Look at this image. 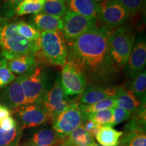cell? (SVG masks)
<instances>
[{
  "label": "cell",
  "mask_w": 146,
  "mask_h": 146,
  "mask_svg": "<svg viewBox=\"0 0 146 146\" xmlns=\"http://www.w3.org/2000/svg\"><path fill=\"white\" fill-rule=\"evenodd\" d=\"M111 31L95 25L71 43H67L66 62L83 74L87 84L108 85L115 74L109 55Z\"/></svg>",
  "instance_id": "6da1fadb"
},
{
  "label": "cell",
  "mask_w": 146,
  "mask_h": 146,
  "mask_svg": "<svg viewBox=\"0 0 146 146\" xmlns=\"http://www.w3.org/2000/svg\"><path fill=\"white\" fill-rule=\"evenodd\" d=\"M0 18V48L7 60L22 56L35 54L39 51V41L27 40L17 31V21Z\"/></svg>",
  "instance_id": "7a4b0ae2"
},
{
  "label": "cell",
  "mask_w": 146,
  "mask_h": 146,
  "mask_svg": "<svg viewBox=\"0 0 146 146\" xmlns=\"http://www.w3.org/2000/svg\"><path fill=\"white\" fill-rule=\"evenodd\" d=\"M134 41V34L129 27L121 26L111 31L108 39V50L113 69L116 73L125 68Z\"/></svg>",
  "instance_id": "3957f363"
},
{
  "label": "cell",
  "mask_w": 146,
  "mask_h": 146,
  "mask_svg": "<svg viewBox=\"0 0 146 146\" xmlns=\"http://www.w3.org/2000/svg\"><path fill=\"white\" fill-rule=\"evenodd\" d=\"M18 78L23 89L27 105L41 101L52 87L46 69L38 64L21 74Z\"/></svg>",
  "instance_id": "277c9868"
},
{
  "label": "cell",
  "mask_w": 146,
  "mask_h": 146,
  "mask_svg": "<svg viewBox=\"0 0 146 146\" xmlns=\"http://www.w3.org/2000/svg\"><path fill=\"white\" fill-rule=\"evenodd\" d=\"M39 45L40 54L47 62L54 66L66 62L67 44L62 31L41 32Z\"/></svg>",
  "instance_id": "5b68a950"
},
{
  "label": "cell",
  "mask_w": 146,
  "mask_h": 146,
  "mask_svg": "<svg viewBox=\"0 0 146 146\" xmlns=\"http://www.w3.org/2000/svg\"><path fill=\"white\" fill-rule=\"evenodd\" d=\"M63 29L62 30L66 43H71L96 25L97 18L86 17L67 10L64 16Z\"/></svg>",
  "instance_id": "8992f818"
},
{
  "label": "cell",
  "mask_w": 146,
  "mask_h": 146,
  "mask_svg": "<svg viewBox=\"0 0 146 146\" xmlns=\"http://www.w3.org/2000/svg\"><path fill=\"white\" fill-rule=\"evenodd\" d=\"M16 115L18 124L23 130L32 127H37L43 124L52 125L50 116L40 103L23 106L12 111Z\"/></svg>",
  "instance_id": "52a82bcc"
},
{
  "label": "cell",
  "mask_w": 146,
  "mask_h": 146,
  "mask_svg": "<svg viewBox=\"0 0 146 146\" xmlns=\"http://www.w3.org/2000/svg\"><path fill=\"white\" fill-rule=\"evenodd\" d=\"M130 16L117 0H105L100 3L96 18L110 29L121 27Z\"/></svg>",
  "instance_id": "ba28073f"
},
{
  "label": "cell",
  "mask_w": 146,
  "mask_h": 146,
  "mask_svg": "<svg viewBox=\"0 0 146 146\" xmlns=\"http://www.w3.org/2000/svg\"><path fill=\"white\" fill-rule=\"evenodd\" d=\"M36 103H40L43 106L53 124L56 116L62 112L73 102L66 96L60 85V78H58L41 101Z\"/></svg>",
  "instance_id": "9c48e42d"
},
{
  "label": "cell",
  "mask_w": 146,
  "mask_h": 146,
  "mask_svg": "<svg viewBox=\"0 0 146 146\" xmlns=\"http://www.w3.org/2000/svg\"><path fill=\"white\" fill-rule=\"evenodd\" d=\"M84 123L78 103L71 104L53 122V129L58 135L64 137Z\"/></svg>",
  "instance_id": "30bf717a"
},
{
  "label": "cell",
  "mask_w": 146,
  "mask_h": 146,
  "mask_svg": "<svg viewBox=\"0 0 146 146\" xmlns=\"http://www.w3.org/2000/svg\"><path fill=\"white\" fill-rule=\"evenodd\" d=\"M60 82L66 96L81 95L87 85L83 74L68 62L63 65Z\"/></svg>",
  "instance_id": "8fae6325"
},
{
  "label": "cell",
  "mask_w": 146,
  "mask_h": 146,
  "mask_svg": "<svg viewBox=\"0 0 146 146\" xmlns=\"http://www.w3.org/2000/svg\"><path fill=\"white\" fill-rule=\"evenodd\" d=\"M146 64V42L143 36L135 39L134 44L125 66V73L127 78L133 79L143 70Z\"/></svg>",
  "instance_id": "7c38bea8"
},
{
  "label": "cell",
  "mask_w": 146,
  "mask_h": 146,
  "mask_svg": "<svg viewBox=\"0 0 146 146\" xmlns=\"http://www.w3.org/2000/svg\"><path fill=\"white\" fill-rule=\"evenodd\" d=\"M1 102L11 112L27 105L26 98L18 77L3 89L0 95Z\"/></svg>",
  "instance_id": "4fadbf2b"
},
{
  "label": "cell",
  "mask_w": 146,
  "mask_h": 146,
  "mask_svg": "<svg viewBox=\"0 0 146 146\" xmlns=\"http://www.w3.org/2000/svg\"><path fill=\"white\" fill-rule=\"evenodd\" d=\"M118 87L87 84L79 102L83 104H92L108 98H114Z\"/></svg>",
  "instance_id": "5bb4252c"
},
{
  "label": "cell",
  "mask_w": 146,
  "mask_h": 146,
  "mask_svg": "<svg viewBox=\"0 0 146 146\" xmlns=\"http://www.w3.org/2000/svg\"><path fill=\"white\" fill-rule=\"evenodd\" d=\"M116 106L122 108L130 112L131 114H136L145 108V106H142L140 102L135 96L132 90L127 87H118L117 93L114 98Z\"/></svg>",
  "instance_id": "9a60e30c"
},
{
  "label": "cell",
  "mask_w": 146,
  "mask_h": 146,
  "mask_svg": "<svg viewBox=\"0 0 146 146\" xmlns=\"http://www.w3.org/2000/svg\"><path fill=\"white\" fill-rule=\"evenodd\" d=\"M31 24L41 33L62 31L63 29V20L61 17L42 12L33 14L31 18Z\"/></svg>",
  "instance_id": "2e32d148"
},
{
  "label": "cell",
  "mask_w": 146,
  "mask_h": 146,
  "mask_svg": "<svg viewBox=\"0 0 146 146\" xmlns=\"http://www.w3.org/2000/svg\"><path fill=\"white\" fill-rule=\"evenodd\" d=\"M94 143V138L81 125L66 136L62 137L58 146H91Z\"/></svg>",
  "instance_id": "e0dca14e"
},
{
  "label": "cell",
  "mask_w": 146,
  "mask_h": 146,
  "mask_svg": "<svg viewBox=\"0 0 146 146\" xmlns=\"http://www.w3.org/2000/svg\"><path fill=\"white\" fill-rule=\"evenodd\" d=\"M61 139L53 129L43 127L33 131L29 140L37 146H58Z\"/></svg>",
  "instance_id": "ac0fdd59"
},
{
  "label": "cell",
  "mask_w": 146,
  "mask_h": 146,
  "mask_svg": "<svg viewBox=\"0 0 146 146\" xmlns=\"http://www.w3.org/2000/svg\"><path fill=\"white\" fill-rule=\"evenodd\" d=\"M68 10L86 17L96 18L100 3L97 0H67Z\"/></svg>",
  "instance_id": "d6986e66"
},
{
  "label": "cell",
  "mask_w": 146,
  "mask_h": 146,
  "mask_svg": "<svg viewBox=\"0 0 146 146\" xmlns=\"http://www.w3.org/2000/svg\"><path fill=\"white\" fill-rule=\"evenodd\" d=\"M36 60L35 54H29L16 58L12 60H8V66L10 70L14 74H24L32 67L36 65Z\"/></svg>",
  "instance_id": "ffe728a7"
},
{
  "label": "cell",
  "mask_w": 146,
  "mask_h": 146,
  "mask_svg": "<svg viewBox=\"0 0 146 146\" xmlns=\"http://www.w3.org/2000/svg\"><path fill=\"white\" fill-rule=\"evenodd\" d=\"M123 135L122 131H118L112 127H102L96 135L97 141L104 146H114L119 143L120 139Z\"/></svg>",
  "instance_id": "44dd1931"
},
{
  "label": "cell",
  "mask_w": 146,
  "mask_h": 146,
  "mask_svg": "<svg viewBox=\"0 0 146 146\" xmlns=\"http://www.w3.org/2000/svg\"><path fill=\"white\" fill-rule=\"evenodd\" d=\"M80 110L83 116L84 122L88 119L91 114L99 111L104 110L109 108H114L116 106V101L114 98H108L98 102L92 104H78Z\"/></svg>",
  "instance_id": "7402d4cb"
},
{
  "label": "cell",
  "mask_w": 146,
  "mask_h": 146,
  "mask_svg": "<svg viewBox=\"0 0 146 146\" xmlns=\"http://www.w3.org/2000/svg\"><path fill=\"white\" fill-rule=\"evenodd\" d=\"M23 130L17 125L10 131H5L0 129V146H19Z\"/></svg>",
  "instance_id": "603a6c76"
},
{
  "label": "cell",
  "mask_w": 146,
  "mask_h": 146,
  "mask_svg": "<svg viewBox=\"0 0 146 146\" xmlns=\"http://www.w3.org/2000/svg\"><path fill=\"white\" fill-rule=\"evenodd\" d=\"M137 98L142 106H145L146 98V73L143 70L133 79L131 87H129Z\"/></svg>",
  "instance_id": "cb8c5ba5"
},
{
  "label": "cell",
  "mask_w": 146,
  "mask_h": 146,
  "mask_svg": "<svg viewBox=\"0 0 146 146\" xmlns=\"http://www.w3.org/2000/svg\"><path fill=\"white\" fill-rule=\"evenodd\" d=\"M67 7L65 0H45L41 12L48 15L62 17L65 15Z\"/></svg>",
  "instance_id": "d4e9b609"
},
{
  "label": "cell",
  "mask_w": 146,
  "mask_h": 146,
  "mask_svg": "<svg viewBox=\"0 0 146 146\" xmlns=\"http://www.w3.org/2000/svg\"><path fill=\"white\" fill-rule=\"evenodd\" d=\"M45 0H24L16 9L17 16L35 14L41 12Z\"/></svg>",
  "instance_id": "484cf974"
},
{
  "label": "cell",
  "mask_w": 146,
  "mask_h": 146,
  "mask_svg": "<svg viewBox=\"0 0 146 146\" xmlns=\"http://www.w3.org/2000/svg\"><path fill=\"white\" fill-rule=\"evenodd\" d=\"M17 31L23 37L31 41L38 42L41 36V32L31 23L21 21H17Z\"/></svg>",
  "instance_id": "4316f807"
},
{
  "label": "cell",
  "mask_w": 146,
  "mask_h": 146,
  "mask_svg": "<svg viewBox=\"0 0 146 146\" xmlns=\"http://www.w3.org/2000/svg\"><path fill=\"white\" fill-rule=\"evenodd\" d=\"M24 0H0V18L10 19L16 14V9Z\"/></svg>",
  "instance_id": "83f0119b"
},
{
  "label": "cell",
  "mask_w": 146,
  "mask_h": 146,
  "mask_svg": "<svg viewBox=\"0 0 146 146\" xmlns=\"http://www.w3.org/2000/svg\"><path fill=\"white\" fill-rule=\"evenodd\" d=\"M88 119L92 120L101 127L109 126L112 127L113 120V108H109L99 111L91 114ZM87 119V120H88Z\"/></svg>",
  "instance_id": "f1b7e54d"
},
{
  "label": "cell",
  "mask_w": 146,
  "mask_h": 146,
  "mask_svg": "<svg viewBox=\"0 0 146 146\" xmlns=\"http://www.w3.org/2000/svg\"><path fill=\"white\" fill-rule=\"evenodd\" d=\"M125 146H146L145 132L123 134L120 139Z\"/></svg>",
  "instance_id": "f546056e"
},
{
  "label": "cell",
  "mask_w": 146,
  "mask_h": 146,
  "mask_svg": "<svg viewBox=\"0 0 146 146\" xmlns=\"http://www.w3.org/2000/svg\"><path fill=\"white\" fill-rule=\"evenodd\" d=\"M15 79V74L8 68V60L3 58L0 64V88L6 87Z\"/></svg>",
  "instance_id": "4dcf8cb0"
},
{
  "label": "cell",
  "mask_w": 146,
  "mask_h": 146,
  "mask_svg": "<svg viewBox=\"0 0 146 146\" xmlns=\"http://www.w3.org/2000/svg\"><path fill=\"white\" fill-rule=\"evenodd\" d=\"M132 114L129 111L120 107H114L113 108V120L112 127L123 123L131 118Z\"/></svg>",
  "instance_id": "1f68e13d"
},
{
  "label": "cell",
  "mask_w": 146,
  "mask_h": 146,
  "mask_svg": "<svg viewBox=\"0 0 146 146\" xmlns=\"http://www.w3.org/2000/svg\"><path fill=\"white\" fill-rule=\"evenodd\" d=\"M117 1L131 15L138 12L142 8L143 4V0H117Z\"/></svg>",
  "instance_id": "d6a6232c"
},
{
  "label": "cell",
  "mask_w": 146,
  "mask_h": 146,
  "mask_svg": "<svg viewBox=\"0 0 146 146\" xmlns=\"http://www.w3.org/2000/svg\"><path fill=\"white\" fill-rule=\"evenodd\" d=\"M81 125L83 126L84 129L94 138L96 137L98 131H100V129L102 127L101 126L98 125V124L96 123L94 121H93L91 119L85 120Z\"/></svg>",
  "instance_id": "836d02e7"
},
{
  "label": "cell",
  "mask_w": 146,
  "mask_h": 146,
  "mask_svg": "<svg viewBox=\"0 0 146 146\" xmlns=\"http://www.w3.org/2000/svg\"><path fill=\"white\" fill-rule=\"evenodd\" d=\"M17 125V121L13 117L10 116L0 121V129L8 131L13 129Z\"/></svg>",
  "instance_id": "e575fe53"
},
{
  "label": "cell",
  "mask_w": 146,
  "mask_h": 146,
  "mask_svg": "<svg viewBox=\"0 0 146 146\" xmlns=\"http://www.w3.org/2000/svg\"><path fill=\"white\" fill-rule=\"evenodd\" d=\"M11 114H12V112L8 108L5 106L4 105L0 104V121L10 116Z\"/></svg>",
  "instance_id": "d590c367"
},
{
  "label": "cell",
  "mask_w": 146,
  "mask_h": 146,
  "mask_svg": "<svg viewBox=\"0 0 146 146\" xmlns=\"http://www.w3.org/2000/svg\"><path fill=\"white\" fill-rule=\"evenodd\" d=\"M19 146H37V145H35V144L31 143L29 140H26V141H24L21 145H19Z\"/></svg>",
  "instance_id": "8d00e7d4"
},
{
  "label": "cell",
  "mask_w": 146,
  "mask_h": 146,
  "mask_svg": "<svg viewBox=\"0 0 146 146\" xmlns=\"http://www.w3.org/2000/svg\"><path fill=\"white\" fill-rule=\"evenodd\" d=\"M91 146H104V145H99V144H97V143H94L92 145H91ZM114 146H125V145H124V144L122 143V142L120 141V140L119 143H118L116 145H114Z\"/></svg>",
  "instance_id": "74e56055"
},
{
  "label": "cell",
  "mask_w": 146,
  "mask_h": 146,
  "mask_svg": "<svg viewBox=\"0 0 146 146\" xmlns=\"http://www.w3.org/2000/svg\"><path fill=\"white\" fill-rule=\"evenodd\" d=\"M1 60H2V58H1V54H0V64H1Z\"/></svg>",
  "instance_id": "f35d334b"
},
{
  "label": "cell",
  "mask_w": 146,
  "mask_h": 146,
  "mask_svg": "<svg viewBox=\"0 0 146 146\" xmlns=\"http://www.w3.org/2000/svg\"><path fill=\"white\" fill-rule=\"evenodd\" d=\"M0 104H1V102H0Z\"/></svg>",
  "instance_id": "ab89813d"
},
{
  "label": "cell",
  "mask_w": 146,
  "mask_h": 146,
  "mask_svg": "<svg viewBox=\"0 0 146 146\" xmlns=\"http://www.w3.org/2000/svg\"><path fill=\"white\" fill-rule=\"evenodd\" d=\"M65 1H67V0H65Z\"/></svg>",
  "instance_id": "60d3db41"
},
{
  "label": "cell",
  "mask_w": 146,
  "mask_h": 146,
  "mask_svg": "<svg viewBox=\"0 0 146 146\" xmlns=\"http://www.w3.org/2000/svg\"></svg>",
  "instance_id": "b9f144b4"
}]
</instances>
